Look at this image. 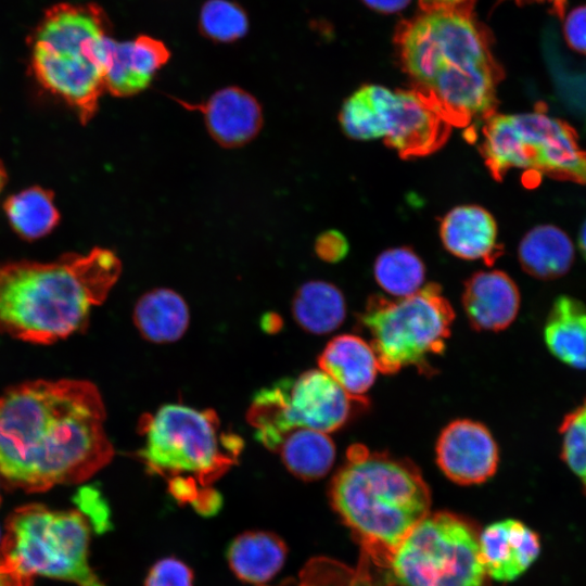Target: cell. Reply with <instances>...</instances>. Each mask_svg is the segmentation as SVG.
Instances as JSON below:
<instances>
[{"mask_svg":"<svg viewBox=\"0 0 586 586\" xmlns=\"http://www.w3.org/2000/svg\"><path fill=\"white\" fill-rule=\"evenodd\" d=\"M99 388L77 379L33 380L0 395V476L27 493L90 479L111 462Z\"/></svg>","mask_w":586,"mask_h":586,"instance_id":"6da1fadb","label":"cell"},{"mask_svg":"<svg viewBox=\"0 0 586 586\" xmlns=\"http://www.w3.org/2000/svg\"><path fill=\"white\" fill-rule=\"evenodd\" d=\"M394 44L412 89L451 126L466 127L495 113L504 71L488 31L471 10H426L402 22Z\"/></svg>","mask_w":586,"mask_h":586,"instance_id":"7a4b0ae2","label":"cell"},{"mask_svg":"<svg viewBox=\"0 0 586 586\" xmlns=\"http://www.w3.org/2000/svg\"><path fill=\"white\" fill-rule=\"evenodd\" d=\"M122 264L110 250L67 254L50 263L0 266V334L51 344L86 328L119 278Z\"/></svg>","mask_w":586,"mask_h":586,"instance_id":"3957f363","label":"cell"},{"mask_svg":"<svg viewBox=\"0 0 586 586\" xmlns=\"http://www.w3.org/2000/svg\"><path fill=\"white\" fill-rule=\"evenodd\" d=\"M329 498L362 549L383 565L431 508L430 488L412 461L362 445L347 449Z\"/></svg>","mask_w":586,"mask_h":586,"instance_id":"277c9868","label":"cell"},{"mask_svg":"<svg viewBox=\"0 0 586 586\" xmlns=\"http://www.w3.org/2000/svg\"><path fill=\"white\" fill-rule=\"evenodd\" d=\"M107 31L109 21L99 5L60 3L46 12L31 37L35 78L82 124L94 116L105 91Z\"/></svg>","mask_w":586,"mask_h":586,"instance_id":"5b68a950","label":"cell"},{"mask_svg":"<svg viewBox=\"0 0 586 586\" xmlns=\"http://www.w3.org/2000/svg\"><path fill=\"white\" fill-rule=\"evenodd\" d=\"M144 436L137 457L151 474L192 480L202 488L224 475L238 460L243 441L224 431L212 409L166 404L140 418Z\"/></svg>","mask_w":586,"mask_h":586,"instance_id":"8992f818","label":"cell"},{"mask_svg":"<svg viewBox=\"0 0 586 586\" xmlns=\"http://www.w3.org/2000/svg\"><path fill=\"white\" fill-rule=\"evenodd\" d=\"M358 319L370 335L380 372L394 374L412 366L428 374L433 372L430 360L445 349L455 311L441 286L429 283L397 300L369 297Z\"/></svg>","mask_w":586,"mask_h":586,"instance_id":"52a82bcc","label":"cell"},{"mask_svg":"<svg viewBox=\"0 0 586 586\" xmlns=\"http://www.w3.org/2000/svg\"><path fill=\"white\" fill-rule=\"evenodd\" d=\"M89 524L81 512L29 504L8 518L0 557L28 576L106 586L89 564Z\"/></svg>","mask_w":586,"mask_h":586,"instance_id":"ba28073f","label":"cell"},{"mask_svg":"<svg viewBox=\"0 0 586 586\" xmlns=\"http://www.w3.org/2000/svg\"><path fill=\"white\" fill-rule=\"evenodd\" d=\"M480 153L493 178L524 169L586 184V151L565 122L539 111L494 113L482 128Z\"/></svg>","mask_w":586,"mask_h":586,"instance_id":"9c48e42d","label":"cell"},{"mask_svg":"<svg viewBox=\"0 0 586 586\" xmlns=\"http://www.w3.org/2000/svg\"><path fill=\"white\" fill-rule=\"evenodd\" d=\"M368 406L366 397L346 393L321 369H309L258 390L246 413L256 440L277 451L297 429L331 433L342 429Z\"/></svg>","mask_w":586,"mask_h":586,"instance_id":"30bf717a","label":"cell"},{"mask_svg":"<svg viewBox=\"0 0 586 586\" xmlns=\"http://www.w3.org/2000/svg\"><path fill=\"white\" fill-rule=\"evenodd\" d=\"M479 535L462 517L430 513L394 552L388 564L394 579L400 586H483Z\"/></svg>","mask_w":586,"mask_h":586,"instance_id":"8fae6325","label":"cell"},{"mask_svg":"<svg viewBox=\"0 0 586 586\" xmlns=\"http://www.w3.org/2000/svg\"><path fill=\"white\" fill-rule=\"evenodd\" d=\"M451 127L434 103L419 91L392 89L382 119V138L400 157L436 152L448 140Z\"/></svg>","mask_w":586,"mask_h":586,"instance_id":"7c38bea8","label":"cell"},{"mask_svg":"<svg viewBox=\"0 0 586 586\" xmlns=\"http://www.w3.org/2000/svg\"><path fill=\"white\" fill-rule=\"evenodd\" d=\"M435 455L442 472L460 485L487 481L499 463V450L492 433L483 423L470 419L454 420L442 430Z\"/></svg>","mask_w":586,"mask_h":586,"instance_id":"4fadbf2b","label":"cell"},{"mask_svg":"<svg viewBox=\"0 0 586 586\" xmlns=\"http://www.w3.org/2000/svg\"><path fill=\"white\" fill-rule=\"evenodd\" d=\"M181 106L203 114L212 138L224 148H238L254 139L263 126L257 99L239 87H226L200 104L178 100Z\"/></svg>","mask_w":586,"mask_h":586,"instance_id":"5bb4252c","label":"cell"},{"mask_svg":"<svg viewBox=\"0 0 586 586\" xmlns=\"http://www.w3.org/2000/svg\"><path fill=\"white\" fill-rule=\"evenodd\" d=\"M486 575L510 582L522 575L540 551L538 534L523 522L507 519L487 525L479 535Z\"/></svg>","mask_w":586,"mask_h":586,"instance_id":"9a60e30c","label":"cell"},{"mask_svg":"<svg viewBox=\"0 0 586 586\" xmlns=\"http://www.w3.org/2000/svg\"><path fill=\"white\" fill-rule=\"evenodd\" d=\"M169 56L166 46L150 36L141 35L123 42L110 37L105 91L115 97H129L143 91Z\"/></svg>","mask_w":586,"mask_h":586,"instance_id":"2e32d148","label":"cell"},{"mask_svg":"<svg viewBox=\"0 0 586 586\" xmlns=\"http://www.w3.org/2000/svg\"><path fill=\"white\" fill-rule=\"evenodd\" d=\"M462 306L471 327L476 331H501L518 315L519 289L501 270L477 271L464 283Z\"/></svg>","mask_w":586,"mask_h":586,"instance_id":"e0dca14e","label":"cell"},{"mask_svg":"<svg viewBox=\"0 0 586 586\" xmlns=\"http://www.w3.org/2000/svg\"><path fill=\"white\" fill-rule=\"evenodd\" d=\"M440 237L454 256L493 264L501 252L498 228L493 215L479 205H459L442 219Z\"/></svg>","mask_w":586,"mask_h":586,"instance_id":"ac0fdd59","label":"cell"},{"mask_svg":"<svg viewBox=\"0 0 586 586\" xmlns=\"http://www.w3.org/2000/svg\"><path fill=\"white\" fill-rule=\"evenodd\" d=\"M318 365L354 397H365L379 372L370 343L354 334L334 336L320 353Z\"/></svg>","mask_w":586,"mask_h":586,"instance_id":"d6986e66","label":"cell"},{"mask_svg":"<svg viewBox=\"0 0 586 586\" xmlns=\"http://www.w3.org/2000/svg\"><path fill=\"white\" fill-rule=\"evenodd\" d=\"M288 556L285 542L268 531H246L227 547V561L233 574L251 584H264L282 569Z\"/></svg>","mask_w":586,"mask_h":586,"instance_id":"ffe728a7","label":"cell"},{"mask_svg":"<svg viewBox=\"0 0 586 586\" xmlns=\"http://www.w3.org/2000/svg\"><path fill=\"white\" fill-rule=\"evenodd\" d=\"M132 320L145 341L166 344L182 337L189 327L190 313L179 293L157 288L140 296L133 307Z\"/></svg>","mask_w":586,"mask_h":586,"instance_id":"44dd1931","label":"cell"},{"mask_svg":"<svg viewBox=\"0 0 586 586\" xmlns=\"http://www.w3.org/2000/svg\"><path fill=\"white\" fill-rule=\"evenodd\" d=\"M544 339L559 360L586 369V305L569 295L558 296L548 314Z\"/></svg>","mask_w":586,"mask_h":586,"instance_id":"7402d4cb","label":"cell"},{"mask_svg":"<svg viewBox=\"0 0 586 586\" xmlns=\"http://www.w3.org/2000/svg\"><path fill=\"white\" fill-rule=\"evenodd\" d=\"M518 257L525 272L537 279L551 280L569 271L574 260V246L560 228L540 225L523 237Z\"/></svg>","mask_w":586,"mask_h":586,"instance_id":"603a6c76","label":"cell"},{"mask_svg":"<svg viewBox=\"0 0 586 586\" xmlns=\"http://www.w3.org/2000/svg\"><path fill=\"white\" fill-rule=\"evenodd\" d=\"M292 315L306 332L323 335L336 330L346 316L345 297L334 284L313 280L303 283L292 300Z\"/></svg>","mask_w":586,"mask_h":586,"instance_id":"cb8c5ba5","label":"cell"},{"mask_svg":"<svg viewBox=\"0 0 586 586\" xmlns=\"http://www.w3.org/2000/svg\"><path fill=\"white\" fill-rule=\"evenodd\" d=\"M277 451L288 471L306 482L326 476L335 460V445L329 434L311 429L290 432Z\"/></svg>","mask_w":586,"mask_h":586,"instance_id":"d4e9b609","label":"cell"},{"mask_svg":"<svg viewBox=\"0 0 586 586\" xmlns=\"http://www.w3.org/2000/svg\"><path fill=\"white\" fill-rule=\"evenodd\" d=\"M4 212L12 229L25 240L47 235L60 220L52 192L41 187H30L8 198Z\"/></svg>","mask_w":586,"mask_h":586,"instance_id":"484cf974","label":"cell"},{"mask_svg":"<svg viewBox=\"0 0 586 586\" xmlns=\"http://www.w3.org/2000/svg\"><path fill=\"white\" fill-rule=\"evenodd\" d=\"M390 88L364 85L343 103L339 120L352 139L368 141L382 138V114Z\"/></svg>","mask_w":586,"mask_h":586,"instance_id":"4316f807","label":"cell"},{"mask_svg":"<svg viewBox=\"0 0 586 586\" xmlns=\"http://www.w3.org/2000/svg\"><path fill=\"white\" fill-rule=\"evenodd\" d=\"M373 276L382 290L402 298L415 294L424 285L425 267L416 252L398 246L387 249L377 257Z\"/></svg>","mask_w":586,"mask_h":586,"instance_id":"83f0119b","label":"cell"},{"mask_svg":"<svg viewBox=\"0 0 586 586\" xmlns=\"http://www.w3.org/2000/svg\"><path fill=\"white\" fill-rule=\"evenodd\" d=\"M200 30L216 42H232L249 30L245 11L230 0H207L200 13Z\"/></svg>","mask_w":586,"mask_h":586,"instance_id":"f1b7e54d","label":"cell"},{"mask_svg":"<svg viewBox=\"0 0 586 586\" xmlns=\"http://www.w3.org/2000/svg\"><path fill=\"white\" fill-rule=\"evenodd\" d=\"M559 432L562 436L561 458L579 479L586 493V398L564 416Z\"/></svg>","mask_w":586,"mask_h":586,"instance_id":"f546056e","label":"cell"},{"mask_svg":"<svg viewBox=\"0 0 586 586\" xmlns=\"http://www.w3.org/2000/svg\"><path fill=\"white\" fill-rule=\"evenodd\" d=\"M192 569L176 557H165L149 570L144 586H193Z\"/></svg>","mask_w":586,"mask_h":586,"instance_id":"4dcf8cb0","label":"cell"},{"mask_svg":"<svg viewBox=\"0 0 586 586\" xmlns=\"http://www.w3.org/2000/svg\"><path fill=\"white\" fill-rule=\"evenodd\" d=\"M315 252L327 263H337L347 255L348 241L340 231L327 230L316 239Z\"/></svg>","mask_w":586,"mask_h":586,"instance_id":"1f68e13d","label":"cell"},{"mask_svg":"<svg viewBox=\"0 0 586 586\" xmlns=\"http://www.w3.org/2000/svg\"><path fill=\"white\" fill-rule=\"evenodd\" d=\"M563 34L571 49L586 55V4L576 7L566 15Z\"/></svg>","mask_w":586,"mask_h":586,"instance_id":"d6a6232c","label":"cell"},{"mask_svg":"<svg viewBox=\"0 0 586 586\" xmlns=\"http://www.w3.org/2000/svg\"><path fill=\"white\" fill-rule=\"evenodd\" d=\"M79 502H84L81 506L86 509V513H90L93 524L105 530L109 519L107 507L99 493L93 488L85 487L79 493Z\"/></svg>","mask_w":586,"mask_h":586,"instance_id":"836d02e7","label":"cell"},{"mask_svg":"<svg viewBox=\"0 0 586 586\" xmlns=\"http://www.w3.org/2000/svg\"><path fill=\"white\" fill-rule=\"evenodd\" d=\"M222 498L220 494L212 487L204 488L195 501L192 504L196 512L203 517H213L221 508Z\"/></svg>","mask_w":586,"mask_h":586,"instance_id":"e575fe53","label":"cell"},{"mask_svg":"<svg viewBox=\"0 0 586 586\" xmlns=\"http://www.w3.org/2000/svg\"><path fill=\"white\" fill-rule=\"evenodd\" d=\"M0 586H33V576L20 573L0 557Z\"/></svg>","mask_w":586,"mask_h":586,"instance_id":"d590c367","label":"cell"},{"mask_svg":"<svg viewBox=\"0 0 586 586\" xmlns=\"http://www.w3.org/2000/svg\"><path fill=\"white\" fill-rule=\"evenodd\" d=\"M422 11L454 9L471 10L474 0H419Z\"/></svg>","mask_w":586,"mask_h":586,"instance_id":"8d00e7d4","label":"cell"},{"mask_svg":"<svg viewBox=\"0 0 586 586\" xmlns=\"http://www.w3.org/2000/svg\"><path fill=\"white\" fill-rule=\"evenodd\" d=\"M364 2L375 11L395 13L403 10L410 0H364Z\"/></svg>","mask_w":586,"mask_h":586,"instance_id":"74e56055","label":"cell"},{"mask_svg":"<svg viewBox=\"0 0 586 586\" xmlns=\"http://www.w3.org/2000/svg\"><path fill=\"white\" fill-rule=\"evenodd\" d=\"M518 4H528V3H547L550 7V11L558 18H563L565 15V9L568 0H513Z\"/></svg>","mask_w":586,"mask_h":586,"instance_id":"f35d334b","label":"cell"},{"mask_svg":"<svg viewBox=\"0 0 586 586\" xmlns=\"http://www.w3.org/2000/svg\"><path fill=\"white\" fill-rule=\"evenodd\" d=\"M578 247L586 260V220L583 224L579 234H578Z\"/></svg>","mask_w":586,"mask_h":586,"instance_id":"ab89813d","label":"cell"},{"mask_svg":"<svg viewBox=\"0 0 586 586\" xmlns=\"http://www.w3.org/2000/svg\"><path fill=\"white\" fill-rule=\"evenodd\" d=\"M5 181H7V173L2 163L0 162V193L5 184Z\"/></svg>","mask_w":586,"mask_h":586,"instance_id":"60d3db41","label":"cell"},{"mask_svg":"<svg viewBox=\"0 0 586 586\" xmlns=\"http://www.w3.org/2000/svg\"><path fill=\"white\" fill-rule=\"evenodd\" d=\"M1 539H2V538H1V535H0V544H1Z\"/></svg>","mask_w":586,"mask_h":586,"instance_id":"b9f144b4","label":"cell"},{"mask_svg":"<svg viewBox=\"0 0 586 586\" xmlns=\"http://www.w3.org/2000/svg\"><path fill=\"white\" fill-rule=\"evenodd\" d=\"M0 502H1V497H0Z\"/></svg>","mask_w":586,"mask_h":586,"instance_id":"7bdbcfd3","label":"cell"}]
</instances>
